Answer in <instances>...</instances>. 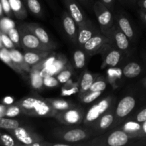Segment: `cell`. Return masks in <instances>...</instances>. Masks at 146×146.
I'll return each instance as SVG.
<instances>
[{
  "instance_id": "obj_40",
  "label": "cell",
  "mask_w": 146,
  "mask_h": 146,
  "mask_svg": "<svg viewBox=\"0 0 146 146\" xmlns=\"http://www.w3.org/2000/svg\"><path fill=\"white\" fill-rule=\"evenodd\" d=\"M1 42H2L3 46L5 47L9 50L12 49V48H14L16 47L14 43L11 40V38L8 36V34H5V33L1 32Z\"/></svg>"
},
{
  "instance_id": "obj_43",
  "label": "cell",
  "mask_w": 146,
  "mask_h": 146,
  "mask_svg": "<svg viewBox=\"0 0 146 146\" xmlns=\"http://www.w3.org/2000/svg\"><path fill=\"white\" fill-rule=\"evenodd\" d=\"M14 100L12 97L11 96H6L5 98H3V104H5L7 106L11 105V104H14Z\"/></svg>"
},
{
  "instance_id": "obj_29",
  "label": "cell",
  "mask_w": 146,
  "mask_h": 146,
  "mask_svg": "<svg viewBox=\"0 0 146 146\" xmlns=\"http://www.w3.org/2000/svg\"><path fill=\"white\" fill-rule=\"evenodd\" d=\"M20 126V123L18 121L7 117L0 118V128L5 129L7 131L14 130Z\"/></svg>"
},
{
  "instance_id": "obj_4",
  "label": "cell",
  "mask_w": 146,
  "mask_h": 146,
  "mask_svg": "<svg viewBox=\"0 0 146 146\" xmlns=\"http://www.w3.org/2000/svg\"><path fill=\"white\" fill-rule=\"evenodd\" d=\"M95 134L94 130L84 129V128H71L66 130L61 128L55 130L54 135L59 141H62L64 142L73 143L80 142L84 140L88 139L90 137L93 136Z\"/></svg>"
},
{
  "instance_id": "obj_48",
  "label": "cell",
  "mask_w": 146,
  "mask_h": 146,
  "mask_svg": "<svg viewBox=\"0 0 146 146\" xmlns=\"http://www.w3.org/2000/svg\"><path fill=\"white\" fill-rule=\"evenodd\" d=\"M53 146H69L70 145V144L69 143H55L52 144Z\"/></svg>"
},
{
  "instance_id": "obj_9",
  "label": "cell",
  "mask_w": 146,
  "mask_h": 146,
  "mask_svg": "<svg viewBox=\"0 0 146 146\" xmlns=\"http://www.w3.org/2000/svg\"><path fill=\"white\" fill-rule=\"evenodd\" d=\"M107 37L111 40L113 46L116 47L120 51H126L129 47V41L127 36L119 29L117 24L113 25V28L109 32Z\"/></svg>"
},
{
  "instance_id": "obj_18",
  "label": "cell",
  "mask_w": 146,
  "mask_h": 146,
  "mask_svg": "<svg viewBox=\"0 0 146 146\" xmlns=\"http://www.w3.org/2000/svg\"><path fill=\"white\" fill-rule=\"evenodd\" d=\"M10 56L13 63L17 67H18L23 73H28L31 70V66L24 60V54H21L19 51L16 49L15 48L9 50Z\"/></svg>"
},
{
  "instance_id": "obj_25",
  "label": "cell",
  "mask_w": 146,
  "mask_h": 146,
  "mask_svg": "<svg viewBox=\"0 0 146 146\" xmlns=\"http://www.w3.org/2000/svg\"><path fill=\"white\" fill-rule=\"evenodd\" d=\"M26 8L32 14L37 17H42L43 14L42 7L39 0H22Z\"/></svg>"
},
{
  "instance_id": "obj_52",
  "label": "cell",
  "mask_w": 146,
  "mask_h": 146,
  "mask_svg": "<svg viewBox=\"0 0 146 146\" xmlns=\"http://www.w3.org/2000/svg\"><path fill=\"white\" fill-rule=\"evenodd\" d=\"M143 18H144V19H145V21H146V13L145 14H144V16H143Z\"/></svg>"
},
{
  "instance_id": "obj_12",
  "label": "cell",
  "mask_w": 146,
  "mask_h": 146,
  "mask_svg": "<svg viewBox=\"0 0 146 146\" xmlns=\"http://www.w3.org/2000/svg\"><path fill=\"white\" fill-rule=\"evenodd\" d=\"M62 25L64 31L70 41L74 44H77V24L73 19L68 11H63L62 13ZM78 28V27H77Z\"/></svg>"
},
{
  "instance_id": "obj_11",
  "label": "cell",
  "mask_w": 146,
  "mask_h": 146,
  "mask_svg": "<svg viewBox=\"0 0 146 146\" xmlns=\"http://www.w3.org/2000/svg\"><path fill=\"white\" fill-rule=\"evenodd\" d=\"M101 32L99 31L96 26L90 20L87 19L85 24L82 27L78 28L77 33V44L80 47H82L83 45L92 38L93 36L98 33Z\"/></svg>"
},
{
  "instance_id": "obj_44",
  "label": "cell",
  "mask_w": 146,
  "mask_h": 146,
  "mask_svg": "<svg viewBox=\"0 0 146 146\" xmlns=\"http://www.w3.org/2000/svg\"><path fill=\"white\" fill-rule=\"evenodd\" d=\"M99 1H101L102 3L104 4L105 6H107L109 9H113V5H114V1L115 0H99Z\"/></svg>"
},
{
  "instance_id": "obj_38",
  "label": "cell",
  "mask_w": 146,
  "mask_h": 146,
  "mask_svg": "<svg viewBox=\"0 0 146 146\" xmlns=\"http://www.w3.org/2000/svg\"><path fill=\"white\" fill-rule=\"evenodd\" d=\"M7 34H8V36H9V38H11V40L12 41V42L14 43V44L15 45L16 47L21 46V41H20V35L18 29H17L16 27L11 28V29L8 31Z\"/></svg>"
},
{
  "instance_id": "obj_3",
  "label": "cell",
  "mask_w": 146,
  "mask_h": 146,
  "mask_svg": "<svg viewBox=\"0 0 146 146\" xmlns=\"http://www.w3.org/2000/svg\"><path fill=\"white\" fill-rule=\"evenodd\" d=\"M18 30L20 35L21 45L25 50L52 51L36 36L35 34L27 27L25 23L20 24Z\"/></svg>"
},
{
  "instance_id": "obj_14",
  "label": "cell",
  "mask_w": 146,
  "mask_h": 146,
  "mask_svg": "<svg viewBox=\"0 0 146 146\" xmlns=\"http://www.w3.org/2000/svg\"><path fill=\"white\" fill-rule=\"evenodd\" d=\"M135 100L133 96H127L120 100L116 108L115 113L117 118H123L127 116L134 108Z\"/></svg>"
},
{
  "instance_id": "obj_50",
  "label": "cell",
  "mask_w": 146,
  "mask_h": 146,
  "mask_svg": "<svg viewBox=\"0 0 146 146\" xmlns=\"http://www.w3.org/2000/svg\"><path fill=\"white\" fill-rule=\"evenodd\" d=\"M145 123L143 124V131H144L145 133H146V121H145Z\"/></svg>"
},
{
  "instance_id": "obj_1",
  "label": "cell",
  "mask_w": 146,
  "mask_h": 146,
  "mask_svg": "<svg viewBox=\"0 0 146 146\" xmlns=\"http://www.w3.org/2000/svg\"><path fill=\"white\" fill-rule=\"evenodd\" d=\"M23 113L37 117H55L54 111L45 99L37 97H24L15 103Z\"/></svg>"
},
{
  "instance_id": "obj_41",
  "label": "cell",
  "mask_w": 146,
  "mask_h": 146,
  "mask_svg": "<svg viewBox=\"0 0 146 146\" xmlns=\"http://www.w3.org/2000/svg\"><path fill=\"white\" fill-rule=\"evenodd\" d=\"M0 1H1L4 14H5L6 15H7V17H12L13 12L11 9V7H10L9 0H0Z\"/></svg>"
},
{
  "instance_id": "obj_33",
  "label": "cell",
  "mask_w": 146,
  "mask_h": 146,
  "mask_svg": "<svg viewBox=\"0 0 146 146\" xmlns=\"http://www.w3.org/2000/svg\"><path fill=\"white\" fill-rule=\"evenodd\" d=\"M16 27L15 23L9 17H1L0 19V31L2 33L7 34L11 28Z\"/></svg>"
},
{
  "instance_id": "obj_34",
  "label": "cell",
  "mask_w": 146,
  "mask_h": 146,
  "mask_svg": "<svg viewBox=\"0 0 146 146\" xmlns=\"http://www.w3.org/2000/svg\"><path fill=\"white\" fill-rule=\"evenodd\" d=\"M101 94V91H87L84 94L80 96V99L82 103L90 104L100 96Z\"/></svg>"
},
{
  "instance_id": "obj_36",
  "label": "cell",
  "mask_w": 146,
  "mask_h": 146,
  "mask_svg": "<svg viewBox=\"0 0 146 146\" xmlns=\"http://www.w3.org/2000/svg\"><path fill=\"white\" fill-rule=\"evenodd\" d=\"M21 113H22L21 109L19 106L17 104H11V105L7 106V108L5 112V116L7 118H14L19 115Z\"/></svg>"
},
{
  "instance_id": "obj_20",
  "label": "cell",
  "mask_w": 146,
  "mask_h": 146,
  "mask_svg": "<svg viewBox=\"0 0 146 146\" xmlns=\"http://www.w3.org/2000/svg\"><path fill=\"white\" fill-rule=\"evenodd\" d=\"M116 24L120 30L127 36L130 39H132L134 36V31L130 24V21L125 17L118 15L116 17Z\"/></svg>"
},
{
  "instance_id": "obj_49",
  "label": "cell",
  "mask_w": 146,
  "mask_h": 146,
  "mask_svg": "<svg viewBox=\"0 0 146 146\" xmlns=\"http://www.w3.org/2000/svg\"><path fill=\"white\" fill-rule=\"evenodd\" d=\"M3 46V44H2V42H1V31H0V48H2Z\"/></svg>"
},
{
  "instance_id": "obj_31",
  "label": "cell",
  "mask_w": 146,
  "mask_h": 146,
  "mask_svg": "<svg viewBox=\"0 0 146 146\" xmlns=\"http://www.w3.org/2000/svg\"><path fill=\"white\" fill-rule=\"evenodd\" d=\"M73 59L76 68L78 69L84 68L86 64V53L82 50H77L74 53Z\"/></svg>"
},
{
  "instance_id": "obj_21",
  "label": "cell",
  "mask_w": 146,
  "mask_h": 146,
  "mask_svg": "<svg viewBox=\"0 0 146 146\" xmlns=\"http://www.w3.org/2000/svg\"><path fill=\"white\" fill-rule=\"evenodd\" d=\"M105 56L104 58V64L103 67L107 66L115 67L118 64L121 58V52L120 50H117L114 48H112L105 53Z\"/></svg>"
},
{
  "instance_id": "obj_15",
  "label": "cell",
  "mask_w": 146,
  "mask_h": 146,
  "mask_svg": "<svg viewBox=\"0 0 146 146\" xmlns=\"http://www.w3.org/2000/svg\"><path fill=\"white\" fill-rule=\"evenodd\" d=\"M115 118V116L114 111L110 109L96 121L95 123L92 126V128L97 132H102L106 131L113 123Z\"/></svg>"
},
{
  "instance_id": "obj_37",
  "label": "cell",
  "mask_w": 146,
  "mask_h": 146,
  "mask_svg": "<svg viewBox=\"0 0 146 146\" xmlns=\"http://www.w3.org/2000/svg\"><path fill=\"white\" fill-rule=\"evenodd\" d=\"M106 87H107V84H106L105 81L102 78H98L97 79L94 80L89 91H101L102 92L106 89Z\"/></svg>"
},
{
  "instance_id": "obj_6",
  "label": "cell",
  "mask_w": 146,
  "mask_h": 146,
  "mask_svg": "<svg viewBox=\"0 0 146 146\" xmlns=\"http://www.w3.org/2000/svg\"><path fill=\"white\" fill-rule=\"evenodd\" d=\"M93 10L100 25V31L107 36L109 32L115 24L110 9L101 1L97 0L93 5Z\"/></svg>"
},
{
  "instance_id": "obj_19",
  "label": "cell",
  "mask_w": 146,
  "mask_h": 146,
  "mask_svg": "<svg viewBox=\"0 0 146 146\" xmlns=\"http://www.w3.org/2000/svg\"><path fill=\"white\" fill-rule=\"evenodd\" d=\"M10 7L14 17L18 19H24L27 17V9L22 0H9Z\"/></svg>"
},
{
  "instance_id": "obj_46",
  "label": "cell",
  "mask_w": 146,
  "mask_h": 146,
  "mask_svg": "<svg viewBox=\"0 0 146 146\" xmlns=\"http://www.w3.org/2000/svg\"><path fill=\"white\" fill-rule=\"evenodd\" d=\"M139 5L146 10V0H140L139 1Z\"/></svg>"
},
{
  "instance_id": "obj_5",
  "label": "cell",
  "mask_w": 146,
  "mask_h": 146,
  "mask_svg": "<svg viewBox=\"0 0 146 146\" xmlns=\"http://www.w3.org/2000/svg\"><path fill=\"white\" fill-rule=\"evenodd\" d=\"M112 104L113 98L112 96H108L93 105L84 115L82 121L83 123L87 126L92 128V126L102 115L111 109L110 108L112 107Z\"/></svg>"
},
{
  "instance_id": "obj_7",
  "label": "cell",
  "mask_w": 146,
  "mask_h": 146,
  "mask_svg": "<svg viewBox=\"0 0 146 146\" xmlns=\"http://www.w3.org/2000/svg\"><path fill=\"white\" fill-rule=\"evenodd\" d=\"M11 135L14 137L19 143L24 145L31 146L35 143L44 141L42 137L36 133L34 131L27 127L21 126L14 130L8 131Z\"/></svg>"
},
{
  "instance_id": "obj_30",
  "label": "cell",
  "mask_w": 146,
  "mask_h": 146,
  "mask_svg": "<svg viewBox=\"0 0 146 146\" xmlns=\"http://www.w3.org/2000/svg\"><path fill=\"white\" fill-rule=\"evenodd\" d=\"M0 145L4 146H17L22 145L11 134L0 133Z\"/></svg>"
},
{
  "instance_id": "obj_17",
  "label": "cell",
  "mask_w": 146,
  "mask_h": 146,
  "mask_svg": "<svg viewBox=\"0 0 146 146\" xmlns=\"http://www.w3.org/2000/svg\"><path fill=\"white\" fill-rule=\"evenodd\" d=\"M50 55H51V51H27L24 54V57L27 64L31 67Z\"/></svg>"
},
{
  "instance_id": "obj_24",
  "label": "cell",
  "mask_w": 146,
  "mask_h": 146,
  "mask_svg": "<svg viewBox=\"0 0 146 146\" xmlns=\"http://www.w3.org/2000/svg\"><path fill=\"white\" fill-rule=\"evenodd\" d=\"M0 60L5 64H7L9 67H10L16 73H18L19 74H24L18 67L14 65L12 60H11V56H10L9 50L7 49L5 47H2V48H0Z\"/></svg>"
},
{
  "instance_id": "obj_8",
  "label": "cell",
  "mask_w": 146,
  "mask_h": 146,
  "mask_svg": "<svg viewBox=\"0 0 146 146\" xmlns=\"http://www.w3.org/2000/svg\"><path fill=\"white\" fill-rule=\"evenodd\" d=\"M85 113L83 108L74 106L56 114L57 121L64 125H78L82 123Z\"/></svg>"
},
{
  "instance_id": "obj_26",
  "label": "cell",
  "mask_w": 146,
  "mask_h": 146,
  "mask_svg": "<svg viewBox=\"0 0 146 146\" xmlns=\"http://www.w3.org/2000/svg\"><path fill=\"white\" fill-rule=\"evenodd\" d=\"M141 72V67L137 63L131 62L124 67L123 74L127 78H135Z\"/></svg>"
},
{
  "instance_id": "obj_13",
  "label": "cell",
  "mask_w": 146,
  "mask_h": 146,
  "mask_svg": "<svg viewBox=\"0 0 146 146\" xmlns=\"http://www.w3.org/2000/svg\"><path fill=\"white\" fill-rule=\"evenodd\" d=\"M27 27L35 34L36 36L44 44L47 46L51 51L56 48V44L51 40L47 31L39 24L35 23H25Z\"/></svg>"
},
{
  "instance_id": "obj_32",
  "label": "cell",
  "mask_w": 146,
  "mask_h": 146,
  "mask_svg": "<svg viewBox=\"0 0 146 146\" xmlns=\"http://www.w3.org/2000/svg\"><path fill=\"white\" fill-rule=\"evenodd\" d=\"M72 75V71L71 68L65 66L57 74L56 78H57L60 84H65L70 81Z\"/></svg>"
},
{
  "instance_id": "obj_2",
  "label": "cell",
  "mask_w": 146,
  "mask_h": 146,
  "mask_svg": "<svg viewBox=\"0 0 146 146\" xmlns=\"http://www.w3.org/2000/svg\"><path fill=\"white\" fill-rule=\"evenodd\" d=\"M113 46L111 40L102 33L100 32L89 39L82 48L86 54L94 56L98 54H104Z\"/></svg>"
},
{
  "instance_id": "obj_47",
  "label": "cell",
  "mask_w": 146,
  "mask_h": 146,
  "mask_svg": "<svg viewBox=\"0 0 146 146\" xmlns=\"http://www.w3.org/2000/svg\"><path fill=\"white\" fill-rule=\"evenodd\" d=\"M4 10H3V8H2V5H1V1H0V19L1 18V17H3V15H4Z\"/></svg>"
},
{
  "instance_id": "obj_39",
  "label": "cell",
  "mask_w": 146,
  "mask_h": 146,
  "mask_svg": "<svg viewBox=\"0 0 146 146\" xmlns=\"http://www.w3.org/2000/svg\"><path fill=\"white\" fill-rule=\"evenodd\" d=\"M60 82L58 81L57 78L53 76H47L43 78V85L48 88H53L59 85Z\"/></svg>"
},
{
  "instance_id": "obj_35",
  "label": "cell",
  "mask_w": 146,
  "mask_h": 146,
  "mask_svg": "<svg viewBox=\"0 0 146 146\" xmlns=\"http://www.w3.org/2000/svg\"><path fill=\"white\" fill-rule=\"evenodd\" d=\"M78 84H67L62 88L61 94L62 96H71L72 94H77L79 92Z\"/></svg>"
},
{
  "instance_id": "obj_10",
  "label": "cell",
  "mask_w": 146,
  "mask_h": 146,
  "mask_svg": "<svg viewBox=\"0 0 146 146\" xmlns=\"http://www.w3.org/2000/svg\"><path fill=\"white\" fill-rule=\"evenodd\" d=\"M63 1L67 7L68 13L75 21L77 27L80 28L82 27L87 21V18L82 11L77 1L76 0H63Z\"/></svg>"
},
{
  "instance_id": "obj_28",
  "label": "cell",
  "mask_w": 146,
  "mask_h": 146,
  "mask_svg": "<svg viewBox=\"0 0 146 146\" xmlns=\"http://www.w3.org/2000/svg\"><path fill=\"white\" fill-rule=\"evenodd\" d=\"M122 128L123 131H124L128 135L129 137L135 135L142 130L141 125L138 123V122H133V121H129L125 123Z\"/></svg>"
},
{
  "instance_id": "obj_45",
  "label": "cell",
  "mask_w": 146,
  "mask_h": 146,
  "mask_svg": "<svg viewBox=\"0 0 146 146\" xmlns=\"http://www.w3.org/2000/svg\"><path fill=\"white\" fill-rule=\"evenodd\" d=\"M7 108V105H5V104H0V118H2V117L5 116V112Z\"/></svg>"
},
{
  "instance_id": "obj_23",
  "label": "cell",
  "mask_w": 146,
  "mask_h": 146,
  "mask_svg": "<svg viewBox=\"0 0 146 146\" xmlns=\"http://www.w3.org/2000/svg\"><path fill=\"white\" fill-rule=\"evenodd\" d=\"M94 80H95V78L91 73L88 71L83 73L80 83V91H79L80 96L83 95L89 91Z\"/></svg>"
},
{
  "instance_id": "obj_42",
  "label": "cell",
  "mask_w": 146,
  "mask_h": 146,
  "mask_svg": "<svg viewBox=\"0 0 146 146\" xmlns=\"http://www.w3.org/2000/svg\"><path fill=\"white\" fill-rule=\"evenodd\" d=\"M136 119L138 123H144L146 121V108L143 109L137 114Z\"/></svg>"
},
{
  "instance_id": "obj_51",
  "label": "cell",
  "mask_w": 146,
  "mask_h": 146,
  "mask_svg": "<svg viewBox=\"0 0 146 146\" xmlns=\"http://www.w3.org/2000/svg\"><path fill=\"white\" fill-rule=\"evenodd\" d=\"M80 2L82 3L83 4H87V0H78Z\"/></svg>"
},
{
  "instance_id": "obj_22",
  "label": "cell",
  "mask_w": 146,
  "mask_h": 146,
  "mask_svg": "<svg viewBox=\"0 0 146 146\" xmlns=\"http://www.w3.org/2000/svg\"><path fill=\"white\" fill-rule=\"evenodd\" d=\"M46 101L52 106V108L57 113L66 111L74 107V104L67 100L60 98H46Z\"/></svg>"
},
{
  "instance_id": "obj_16",
  "label": "cell",
  "mask_w": 146,
  "mask_h": 146,
  "mask_svg": "<svg viewBox=\"0 0 146 146\" xmlns=\"http://www.w3.org/2000/svg\"><path fill=\"white\" fill-rule=\"evenodd\" d=\"M130 137L123 130L113 131L107 138V145L110 146H123L127 144Z\"/></svg>"
},
{
  "instance_id": "obj_27",
  "label": "cell",
  "mask_w": 146,
  "mask_h": 146,
  "mask_svg": "<svg viewBox=\"0 0 146 146\" xmlns=\"http://www.w3.org/2000/svg\"><path fill=\"white\" fill-rule=\"evenodd\" d=\"M30 73V81L32 88L35 90H40L43 85V77L40 74V71L31 68Z\"/></svg>"
}]
</instances>
